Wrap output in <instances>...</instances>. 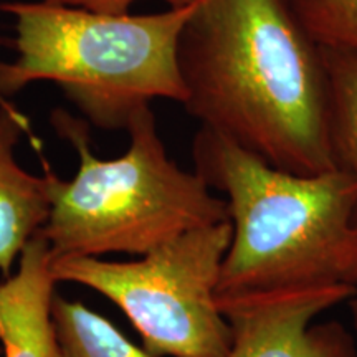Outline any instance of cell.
Instances as JSON below:
<instances>
[{
	"mask_svg": "<svg viewBox=\"0 0 357 357\" xmlns=\"http://www.w3.org/2000/svg\"><path fill=\"white\" fill-rule=\"evenodd\" d=\"M177 61L185 109L281 171L336 169L323 52L284 0H199Z\"/></svg>",
	"mask_w": 357,
	"mask_h": 357,
	"instance_id": "1",
	"label": "cell"
},
{
	"mask_svg": "<svg viewBox=\"0 0 357 357\" xmlns=\"http://www.w3.org/2000/svg\"><path fill=\"white\" fill-rule=\"evenodd\" d=\"M195 172L225 195L231 242L217 298L342 287L357 291V187L346 172L276 169L200 126Z\"/></svg>",
	"mask_w": 357,
	"mask_h": 357,
	"instance_id": "2",
	"label": "cell"
},
{
	"mask_svg": "<svg viewBox=\"0 0 357 357\" xmlns=\"http://www.w3.org/2000/svg\"><path fill=\"white\" fill-rule=\"evenodd\" d=\"M52 124L79 159L70 181L45 172L50 213L40 231L52 258L142 257L185 231L230 220L225 199L169 158L149 106L131 118L128 151L114 159L93 154L88 124L68 111H53Z\"/></svg>",
	"mask_w": 357,
	"mask_h": 357,
	"instance_id": "3",
	"label": "cell"
},
{
	"mask_svg": "<svg viewBox=\"0 0 357 357\" xmlns=\"http://www.w3.org/2000/svg\"><path fill=\"white\" fill-rule=\"evenodd\" d=\"M194 6L149 15H109L47 2H0L15 17L19 55L0 63V100L33 82L63 89L96 128L126 129L154 98L185 101L177 61Z\"/></svg>",
	"mask_w": 357,
	"mask_h": 357,
	"instance_id": "4",
	"label": "cell"
},
{
	"mask_svg": "<svg viewBox=\"0 0 357 357\" xmlns=\"http://www.w3.org/2000/svg\"><path fill=\"white\" fill-rule=\"evenodd\" d=\"M231 222L178 235L139 260L52 258L55 281L95 289L121 310L154 357H227L231 328L217 305Z\"/></svg>",
	"mask_w": 357,
	"mask_h": 357,
	"instance_id": "5",
	"label": "cell"
},
{
	"mask_svg": "<svg viewBox=\"0 0 357 357\" xmlns=\"http://www.w3.org/2000/svg\"><path fill=\"white\" fill-rule=\"evenodd\" d=\"M357 291L342 287L217 298L231 328L227 357H357L354 334L339 321L314 319Z\"/></svg>",
	"mask_w": 357,
	"mask_h": 357,
	"instance_id": "6",
	"label": "cell"
},
{
	"mask_svg": "<svg viewBox=\"0 0 357 357\" xmlns=\"http://www.w3.org/2000/svg\"><path fill=\"white\" fill-rule=\"evenodd\" d=\"M52 252L38 231L25 245L19 270L0 280V349L3 357H56L52 324L55 278Z\"/></svg>",
	"mask_w": 357,
	"mask_h": 357,
	"instance_id": "7",
	"label": "cell"
},
{
	"mask_svg": "<svg viewBox=\"0 0 357 357\" xmlns=\"http://www.w3.org/2000/svg\"><path fill=\"white\" fill-rule=\"evenodd\" d=\"M24 131L19 111L0 106V273L12 275L25 245L43 229L50 213L47 177L26 172L15 159Z\"/></svg>",
	"mask_w": 357,
	"mask_h": 357,
	"instance_id": "8",
	"label": "cell"
},
{
	"mask_svg": "<svg viewBox=\"0 0 357 357\" xmlns=\"http://www.w3.org/2000/svg\"><path fill=\"white\" fill-rule=\"evenodd\" d=\"M52 324L56 357H154L83 303L55 294Z\"/></svg>",
	"mask_w": 357,
	"mask_h": 357,
	"instance_id": "9",
	"label": "cell"
},
{
	"mask_svg": "<svg viewBox=\"0 0 357 357\" xmlns=\"http://www.w3.org/2000/svg\"><path fill=\"white\" fill-rule=\"evenodd\" d=\"M328 79V128L336 169L357 187V56L323 50ZM357 223V207H356Z\"/></svg>",
	"mask_w": 357,
	"mask_h": 357,
	"instance_id": "10",
	"label": "cell"
},
{
	"mask_svg": "<svg viewBox=\"0 0 357 357\" xmlns=\"http://www.w3.org/2000/svg\"><path fill=\"white\" fill-rule=\"evenodd\" d=\"M323 50L357 56V0H284Z\"/></svg>",
	"mask_w": 357,
	"mask_h": 357,
	"instance_id": "11",
	"label": "cell"
},
{
	"mask_svg": "<svg viewBox=\"0 0 357 357\" xmlns=\"http://www.w3.org/2000/svg\"><path fill=\"white\" fill-rule=\"evenodd\" d=\"M53 6H65V7H77L83 10L96 12V13H109V15H123L128 13L137 0H43ZM169 8H184L194 6L199 0H162Z\"/></svg>",
	"mask_w": 357,
	"mask_h": 357,
	"instance_id": "12",
	"label": "cell"
},
{
	"mask_svg": "<svg viewBox=\"0 0 357 357\" xmlns=\"http://www.w3.org/2000/svg\"><path fill=\"white\" fill-rule=\"evenodd\" d=\"M349 312H351V323H352V334H354L356 346H357V293L351 298L349 301Z\"/></svg>",
	"mask_w": 357,
	"mask_h": 357,
	"instance_id": "13",
	"label": "cell"
},
{
	"mask_svg": "<svg viewBox=\"0 0 357 357\" xmlns=\"http://www.w3.org/2000/svg\"><path fill=\"white\" fill-rule=\"evenodd\" d=\"M0 354H2V349H0Z\"/></svg>",
	"mask_w": 357,
	"mask_h": 357,
	"instance_id": "14",
	"label": "cell"
}]
</instances>
